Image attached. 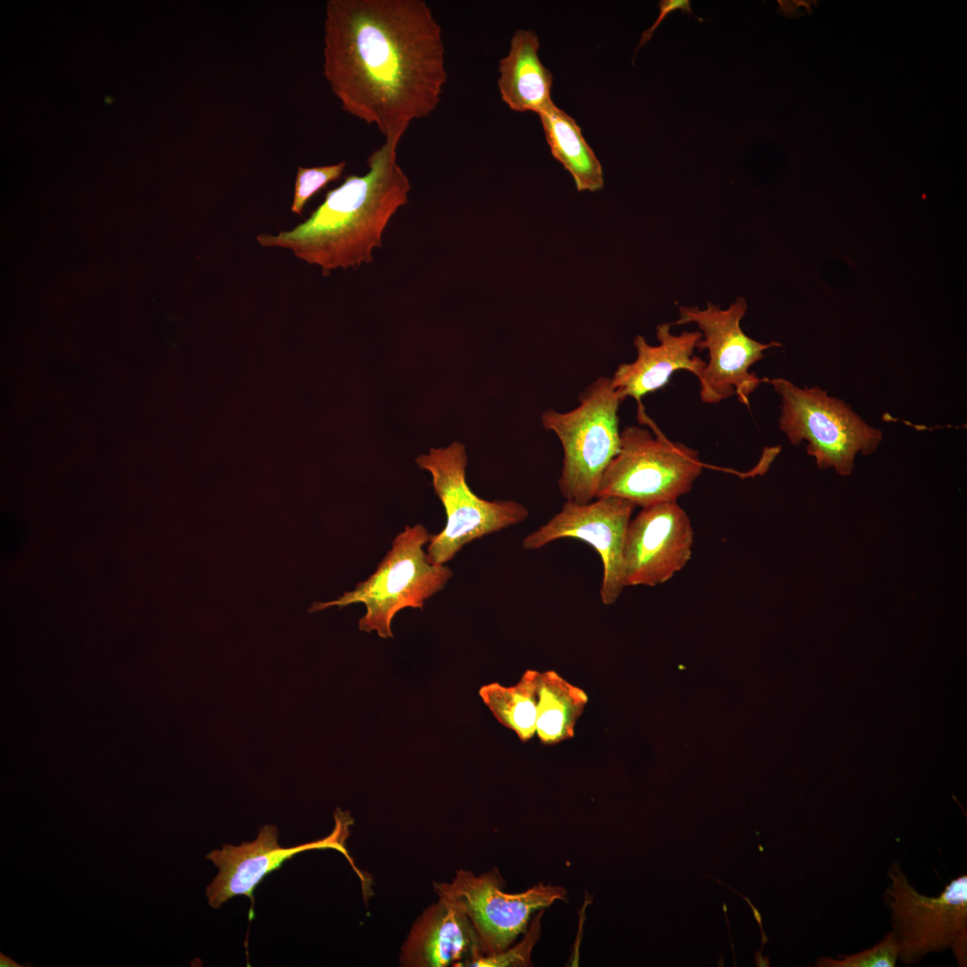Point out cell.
I'll return each mask as SVG.
<instances>
[{"label": "cell", "mask_w": 967, "mask_h": 967, "mask_svg": "<svg viewBox=\"0 0 967 967\" xmlns=\"http://www.w3.org/2000/svg\"><path fill=\"white\" fill-rule=\"evenodd\" d=\"M322 69L344 111L398 144L441 102L442 30L424 0H329Z\"/></svg>", "instance_id": "cell-1"}, {"label": "cell", "mask_w": 967, "mask_h": 967, "mask_svg": "<svg viewBox=\"0 0 967 967\" xmlns=\"http://www.w3.org/2000/svg\"><path fill=\"white\" fill-rule=\"evenodd\" d=\"M398 144L385 141L367 158L368 172L350 175L329 190L311 216L289 231L260 234L263 247L291 250L295 256L332 270L370 263L381 246V235L398 208L408 203L411 184L397 162Z\"/></svg>", "instance_id": "cell-2"}, {"label": "cell", "mask_w": 967, "mask_h": 967, "mask_svg": "<svg viewBox=\"0 0 967 967\" xmlns=\"http://www.w3.org/2000/svg\"><path fill=\"white\" fill-rule=\"evenodd\" d=\"M430 536L421 524L406 526L367 579L337 600L314 603L309 612L361 603L366 612L359 620V629L376 631L381 638H393L391 622L395 615L407 607L423 610L425 601L442 590L452 577L449 567L428 561L424 546Z\"/></svg>", "instance_id": "cell-3"}, {"label": "cell", "mask_w": 967, "mask_h": 967, "mask_svg": "<svg viewBox=\"0 0 967 967\" xmlns=\"http://www.w3.org/2000/svg\"><path fill=\"white\" fill-rule=\"evenodd\" d=\"M620 403L611 378L602 376L579 394L574 409L543 412V428L557 436L563 449L558 487L566 501L586 504L595 499L600 479L620 449Z\"/></svg>", "instance_id": "cell-4"}, {"label": "cell", "mask_w": 967, "mask_h": 967, "mask_svg": "<svg viewBox=\"0 0 967 967\" xmlns=\"http://www.w3.org/2000/svg\"><path fill=\"white\" fill-rule=\"evenodd\" d=\"M766 381L781 397L780 429L792 444L808 442L807 452L818 468L833 466L849 475L858 452L869 455L877 449L881 431L868 425L843 400L818 387L800 388L782 378Z\"/></svg>", "instance_id": "cell-5"}, {"label": "cell", "mask_w": 967, "mask_h": 967, "mask_svg": "<svg viewBox=\"0 0 967 967\" xmlns=\"http://www.w3.org/2000/svg\"><path fill=\"white\" fill-rule=\"evenodd\" d=\"M655 432L636 425L620 432L619 452L604 470L595 499L617 497L644 508L677 501L691 490L703 470L698 452Z\"/></svg>", "instance_id": "cell-6"}, {"label": "cell", "mask_w": 967, "mask_h": 967, "mask_svg": "<svg viewBox=\"0 0 967 967\" xmlns=\"http://www.w3.org/2000/svg\"><path fill=\"white\" fill-rule=\"evenodd\" d=\"M415 461L432 475L434 492L447 516L442 531L430 536L426 554L431 563L445 564L467 543L528 518L527 509L516 501H486L470 489L464 444L453 442L444 449H431Z\"/></svg>", "instance_id": "cell-7"}, {"label": "cell", "mask_w": 967, "mask_h": 967, "mask_svg": "<svg viewBox=\"0 0 967 967\" xmlns=\"http://www.w3.org/2000/svg\"><path fill=\"white\" fill-rule=\"evenodd\" d=\"M884 901L898 946V960L915 964L931 953L950 948L960 966L967 963V876L951 880L937 897L919 893L898 862L888 870Z\"/></svg>", "instance_id": "cell-8"}, {"label": "cell", "mask_w": 967, "mask_h": 967, "mask_svg": "<svg viewBox=\"0 0 967 967\" xmlns=\"http://www.w3.org/2000/svg\"><path fill=\"white\" fill-rule=\"evenodd\" d=\"M747 309L742 296L726 309L713 303L705 309L679 307V318L672 324H697L702 338L696 348L708 351L709 361L697 378L704 403L715 404L736 395L741 404L749 406L750 394L765 381L749 368L765 357V350L782 347L775 341L758 342L743 332L740 321Z\"/></svg>", "instance_id": "cell-9"}, {"label": "cell", "mask_w": 967, "mask_h": 967, "mask_svg": "<svg viewBox=\"0 0 967 967\" xmlns=\"http://www.w3.org/2000/svg\"><path fill=\"white\" fill-rule=\"evenodd\" d=\"M504 886L497 869L479 876L458 869L450 882L433 884L438 897L466 914L479 937L484 956L499 954L514 944L527 930L534 912L567 899V891L560 886L538 883L513 894L506 893Z\"/></svg>", "instance_id": "cell-10"}, {"label": "cell", "mask_w": 967, "mask_h": 967, "mask_svg": "<svg viewBox=\"0 0 967 967\" xmlns=\"http://www.w3.org/2000/svg\"><path fill=\"white\" fill-rule=\"evenodd\" d=\"M333 817L335 825L332 832L322 839L308 843L281 847L277 826L266 825L260 828L252 842H244L237 846L224 844L220 850L211 851L206 858L214 863L218 873L206 889L210 907L220 908L233 897L244 895L252 903L249 912V920H252L254 917L253 893L264 877L278 870L297 853L311 850L332 849L341 852L359 877L364 894H367L368 878L357 869L346 848L354 819L348 811L339 809H336Z\"/></svg>", "instance_id": "cell-11"}, {"label": "cell", "mask_w": 967, "mask_h": 967, "mask_svg": "<svg viewBox=\"0 0 967 967\" xmlns=\"http://www.w3.org/2000/svg\"><path fill=\"white\" fill-rule=\"evenodd\" d=\"M636 508L632 502L617 497L598 498L586 504L565 501L557 514L522 540V547L537 550L563 538L588 543L603 563L601 601L611 605L625 588L623 549Z\"/></svg>", "instance_id": "cell-12"}, {"label": "cell", "mask_w": 967, "mask_h": 967, "mask_svg": "<svg viewBox=\"0 0 967 967\" xmlns=\"http://www.w3.org/2000/svg\"><path fill=\"white\" fill-rule=\"evenodd\" d=\"M694 531L677 501L641 508L630 519L623 549L624 585L656 586L689 561Z\"/></svg>", "instance_id": "cell-13"}, {"label": "cell", "mask_w": 967, "mask_h": 967, "mask_svg": "<svg viewBox=\"0 0 967 967\" xmlns=\"http://www.w3.org/2000/svg\"><path fill=\"white\" fill-rule=\"evenodd\" d=\"M484 955L479 937L466 914L439 897L414 922L401 946L399 964L467 967Z\"/></svg>", "instance_id": "cell-14"}, {"label": "cell", "mask_w": 967, "mask_h": 967, "mask_svg": "<svg viewBox=\"0 0 967 967\" xmlns=\"http://www.w3.org/2000/svg\"><path fill=\"white\" fill-rule=\"evenodd\" d=\"M672 325L662 323L656 327L657 346L649 345L643 336L635 338L636 360L620 364L611 377L621 402L633 398L640 404L645 395L664 387L671 375L680 370L700 376L706 362L694 355V350L702 338L701 332L683 331L674 335L671 332Z\"/></svg>", "instance_id": "cell-15"}, {"label": "cell", "mask_w": 967, "mask_h": 967, "mask_svg": "<svg viewBox=\"0 0 967 967\" xmlns=\"http://www.w3.org/2000/svg\"><path fill=\"white\" fill-rule=\"evenodd\" d=\"M539 47L534 31L518 30L508 55L500 60L499 90L502 101L514 111L539 114L552 103V74L539 58Z\"/></svg>", "instance_id": "cell-16"}, {"label": "cell", "mask_w": 967, "mask_h": 967, "mask_svg": "<svg viewBox=\"0 0 967 967\" xmlns=\"http://www.w3.org/2000/svg\"><path fill=\"white\" fill-rule=\"evenodd\" d=\"M538 115L552 155L569 172L577 190L594 193L603 189L602 165L576 121L553 102Z\"/></svg>", "instance_id": "cell-17"}, {"label": "cell", "mask_w": 967, "mask_h": 967, "mask_svg": "<svg viewBox=\"0 0 967 967\" xmlns=\"http://www.w3.org/2000/svg\"><path fill=\"white\" fill-rule=\"evenodd\" d=\"M536 733L543 744L574 737V729L588 697L553 671L537 672Z\"/></svg>", "instance_id": "cell-18"}, {"label": "cell", "mask_w": 967, "mask_h": 967, "mask_svg": "<svg viewBox=\"0 0 967 967\" xmlns=\"http://www.w3.org/2000/svg\"><path fill=\"white\" fill-rule=\"evenodd\" d=\"M536 675L537 671L527 670L514 686L492 682L479 689L481 698L495 718L516 732L523 742L536 732Z\"/></svg>", "instance_id": "cell-19"}, {"label": "cell", "mask_w": 967, "mask_h": 967, "mask_svg": "<svg viewBox=\"0 0 967 967\" xmlns=\"http://www.w3.org/2000/svg\"><path fill=\"white\" fill-rule=\"evenodd\" d=\"M899 956V946L894 933L887 932L882 940L870 948L843 955L839 958L819 957L818 967H894Z\"/></svg>", "instance_id": "cell-20"}, {"label": "cell", "mask_w": 967, "mask_h": 967, "mask_svg": "<svg viewBox=\"0 0 967 967\" xmlns=\"http://www.w3.org/2000/svg\"><path fill=\"white\" fill-rule=\"evenodd\" d=\"M346 167L341 161L334 165L304 167H298L291 211L301 215L307 201L329 182L338 180Z\"/></svg>", "instance_id": "cell-21"}, {"label": "cell", "mask_w": 967, "mask_h": 967, "mask_svg": "<svg viewBox=\"0 0 967 967\" xmlns=\"http://www.w3.org/2000/svg\"><path fill=\"white\" fill-rule=\"evenodd\" d=\"M543 909L536 911L531 920L522 940L511 945L504 951L488 956H483L472 963L478 967H526L532 965L531 954L541 936V919Z\"/></svg>", "instance_id": "cell-22"}, {"label": "cell", "mask_w": 967, "mask_h": 967, "mask_svg": "<svg viewBox=\"0 0 967 967\" xmlns=\"http://www.w3.org/2000/svg\"><path fill=\"white\" fill-rule=\"evenodd\" d=\"M659 15L656 18L654 24L647 30H644L641 34V39L635 50V52L641 47L645 46L652 38L654 31L659 26V24L664 20V18L674 12L675 10H681L688 13V14L693 15L699 21H703V19L698 18L693 12L690 6V1L689 0H662L658 3Z\"/></svg>", "instance_id": "cell-23"}, {"label": "cell", "mask_w": 967, "mask_h": 967, "mask_svg": "<svg viewBox=\"0 0 967 967\" xmlns=\"http://www.w3.org/2000/svg\"><path fill=\"white\" fill-rule=\"evenodd\" d=\"M711 878H712L713 880H715L716 882L720 883L721 885H723V886H727V887H728L729 889L732 890V891H733L734 893H736L737 894H739V895H740V897H742V898H743V899H744V900H745V901H746V902L748 903V904L749 905V907H750V909H751V911H752V913H753L754 919L756 920L757 923L758 924V926H759V928H760V931H761V934H762V935H761V943H762V946H761V947H760L759 951H758V952H756V954H755V963H756V966H757V967L770 966V963H769V960H768V959H767V960H764V959H763V957H762V949H763V947H764L765 944H766V942L768 941V937H767L766 936V934H765V932H764V929H763V922H762V916H761V913L759 912V911H758V910H757V908H756V907L754 906V904H753V903H752L750 902V900H749V897H747V896H744V895H743L742 894H740V892H738L737 890H735V889L732 888V887H731V886H729L728 885H726V884L723 883V882H722L721 880H719V879H715L714 877H711Z\"/></svg>", "instance_id": "cell-24"}, {"label": "cell", "mask_w": 967, "mask_h": 967, "mask_svg": "<svg viewBox=\"0 0 967 967\" xmlns=\"http://www.w3.org/2000/svg\"><path fill=\"white\" fill-rule=\"evenodd\" d=\"M0 966L1 967H14V966L17 967V966H20V965L17 964L15 962H13L12 959H10V958H8L5 955H3L1 954Z\"/></svg>", "instance_id": "cell-25"}]
</instances>
